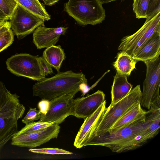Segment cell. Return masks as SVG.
I'll return each mask as SVG.
<instances>
[{
    "instance_id": "4dcf8cb0",
    "label": "cell",
    "mask_w": 160,
    "mask_h": 160,
    "mask_svg": "<svg viewBox=\"0 0 160 160\" xmlns=\"http://www.w3.org/2000/svg\"><path fill=\"white\" fill-rule=\"evenodd\" d=\"M45 4L47 5L51 6L58 2L60 0H42Z\"/></svg>"
},
{
    "instance_id": "cb8c5ba5",
    "label": "cell",
    "mask_w": 160,
    "mask_h": 160,
    "mask_svg": "<svg viewBox=\"0 0 160 160\" xmlns=\"http://www.w3.org/2000/svg\"><path fill=\"white\" fill-rule=\"evenodd\" d=\"M28 150L34 153L55 154H72L73 153L62 149L56 148H30Z\"/></svg>"
},
{
    "instance_id": "603a6c76",
    "label": "cell",
    "mask_w": 160,
    "mask_h": 160,
    "mask_svg": "<svg viewBox=\"0 0 160 160\" xmlns=\"http://www.w3.org/2000/svg\"><path fill=\"white\" fill-rule=\"evenodd\" d=\"M18 4L15 0H0V9L9 19Z\"/></svg>"
},
{
    "instance_id": "44dd1931",
    "label": "cell",
    "mask_w": 160,
    "mask_h": 160,
    "mask_svg": "<svg viewBox=\"0 0 160 160\" xmlns=\"http://www.w3.org/2000/svg\"><path fill=\"white\" fill-rule=\"evenodd\" d=\"M54 124L53 122H46L39 121L26 124L15 135L25 134L43 130Z\"/></svg>"
},
{
    "instance_id": "e0dca14e",
    "label": "cell",
    "mask_w": 160,
    "mask_h": 160,
    "mask_svg": "<svg viewBox=\"0 0 160 160\" xmlns=\"http://www.w3.org/2000/svg\"><path fill=\"white\" fill-rule=\"evenodd\" d=\"M128 77L116 72L111 88V104H113L124 98L132 89V85L128 82Z\"/></svg>"
},
{
    "instance_id": "d6a6232c",
    "label": "cell",
    "mask_w": 160,
    "mask_h": 160,
    "mask_svg": "<svg viewBox=\"0 0 160 160\" xmlns=\"http://www.w3.org/2000/svg\"><path fill=\"white\" fill-rule=\"evenodd\" d=\"M118 0H99V1L101 2V3L103 4L107 3L109 2H111L112 1H115ZM122 1L124 0H121Z\"/></svg>"
},
{
    "instance_id": "277c9868",
    "label": "cell",
    "mask_w": 160,
    "mask_h": 160,
    "mask_svg": "<svg viewBox=\"0 0 160 160\" xmlns=\"http://www.w3.org/2000/svg\"><path fill=\"white\" fill-rule=\"evenodd\" d=\"M142 98V91L138 85L124 98L113 104L111 103L106 108L102 118L93 128L88 139L93 136L100 135L108 131L125 112L138 102H141Z\"/></svg>"
},
{
    "instance_id": "6da1fadb",
    "label": "cell",
    "mask_w": 160,
    "mask_h": 160,
    "mask_svg": "<svg viewBox=\"0 0 160 160\" xmlns=\"http://www.w3.org/2000/svg\"><path fill=\"white\" fill-rule=\"evenodd\" d=\"M156 112L151 108L144 120L137 122L111 132L89 138L84 147L89 145L103 146L113 152L121 153L136 149L156 136L149 127Z\"/></svg>"
},
{
    "instance_id": "52a82bcc",
    "label": "cell",
    "mask_w": 160,
    "mask_h": 160,
    "mask_svg": "<svg viewBox=\"0 0 160 160\" xmlns=\"http://www.w3.org/2000/svg\"><path fill=\"white\" fill-rule=\"evenodd\" d=\"M39 57L27 53L16 54L7 60V68L17 76L40 81L45 76L41 68Z\"/></svg>"
},
{
    "instance_id": "5b68a950",
    "label": "cell",
    "mask_w": 160,
    "mask_h": 160,
    "mask_svg": "<svg viewBox=\"0 0 160 160\" xmlns=\"http://www.w3.org/2000/svg\"><path fill=\"white\" fill-rule=\"evenodd\" d=\"M99 0H68L64 10L81 25H95L106 17L105 11Z\"/></svg>"
},
{
    "instance_id": "ba28073f",
    "label": "cell",
    "mask_w": 160,
    "mask_h": 160,
    "mask_svg": "<svg viewBox=\"0 0 160 160\" xmlns=\"http://www.w3.org/2000/svg\"><path fill=\"white\" fill-rule=\"evenodd\" d=\"M146 74L143 84L141 105L148 110L152 104L160 100V58L144 62Z\"/></svg>"
},
{
    "instance_id": "7c38bea8",
    "label": "cell",
    "mask_w": 160,
    "mask_h": 160,
    "mask_svg": "<svg viewBox=\"0 0 160 160\" xmlns=\"http://www.w3.org/2000/svg\"><path fill=\"white\" fill-rule=\"evenodd\" d=\"M105 97L103 92L98 90L86 97L74 99L73 116L84 120L92 114L106 101Z\"/></svg>"
},
{
    "instance_id": "4316f807",
    "label": "cell",
    "mask_w": 160,
    "mask_h": 160,
    "mask_svg": "<svg viewBox=\"0 0 160 160\" xmlns=\"http://www.w3.org/2000/svg\"><path fill=\"white\" fill-rule=\"evenodd\" d=\"M159 12L160 0H149L147 13V17L156 14Z\"/></svg>"
},
{
    "instance_id": "f1b7e54d",
    "label": "cell",
    "mask_w": 160,
    "mask_h": 160,
    "mask_svg": "<svg viewBox=\"0 0 160 160\" xmlns=\"http://www.w3.org/2000/svg\"><path fill=\"white\" fill-rule=\"evenodd\" d=\"M50 106L49 100L43 99L39 101L38 104V107L41 114L45 115L48 112Z\"/></svg>"
},
{
    "instance_id": "484cf974",
    "label": "cell",
    "mask_w": 160,
    "mask_h": 160,
    "mask_svg": "<svg viewBox=\"0 0 160 160\" xmlns=\"http://www.w3.org/2000/svg\"><path fill=\"white\" fill-rule=\"evenodd\" d=\"M41 113L39 110H37L36 108H29V110L24 118L22 120V122L26 125L34 122L40 119Z\"/></svg>"
},
{
    "instance_id": "7402d4cb",
    "label": "cell",
    "mask_w": 160,
    "mask_h": 160,
    "mask_svg": "<svg viewBox=\"0 0 160 160\" xmlns=\"http://www.w3.org/2000/svg\"><path fill=\"white\" fill-rule=\"evenodd\" d=\"M149 0H134L133 11L138 19L146 18Z\"/></svg>"
},
{
    "instance_id": "7a4b0ae2",
    "label": "cell",
    "mask_w": 160,
    "mask_h": 160,
    "mask_svg": "<svg viewBox=\"0 0 160 160\" xmlns=\"http://www.w3.org/2000/svg\"><path fill=\"white\" fill-rule=\"evenodd\" d=\"M19 98L16 93H12L0 81V149L18 131V121L25 110Z\"/></svg>"
},
{
    "instance_id": "2e32d148",
    "label": "cell",
    "mask_w": 160,
    "mask_h": 160,
    "mask_svg": "<svg viewBox=\"0 0 160 160\" xmlns=\"http://www.w3.org/2000/svg\"><path fill=\"white\" fill-rule=\"evenodd\" d=\"M160 31L155 32L132 56L137 62H144L160 57Z\"/></svg>"
},
{
    "instance_id": "8992f818",
    "label": "cell",
    "mask_w": 160,
    "mask_h": 160,
    "mask_svg": "<svg viewBox=\"0 0 160 160\" xmlns=\"http://www.w3.org/2000/svg\"><path fill=\"white\" fill-rule=\"evenodd\" d=\"M158 31H160V12L147 17L142 26L135 33L124 37L118 50L125 51L132 57Z\"/></svg>"
},
{
    "instance_id": "ac0fdd59",
    "label": "cell",
    "mask_w": 160,
    "mask_h": 160,
    "mask_svg": "<svg viewBox=\"0 0 160 160\" xmlns=\"http://www.w3.org/2000/svg\"><path fill=\"white\" fill-rule=\"evenodd\" d=\"M42 57L58 72H59L62 63L66 58L64 50L60 45H52L46 48Z\"/></svg>"
},
{
    "instance_id": "9c48e42d",
    "label": "cell",
    "mask_w": 160,
    "mask_h": 160,
    "mask_svg": "<svg viewBox=\"0 0 160 160\" xmlns=\"http://www.w3.org/2000/svg\"><path fill=\"white\" fill-rule=\"evenodd\" d=\"M9 20L11 29L18 39L33 32L39 26H44V20L18 3Z\"/></svg>"
},
{
    "instance_id": "4fadbf2b",
    "label": "cell",
    "mask_w": 160,
    "mask_h": 160,
    "mask_svg": "<svg viewBox=\"0 0 160 160\" xmlns=\"http://www.w3.org/2000/svg\"><path fill=\"white\" fill-rule=\"evenodd\" d=\"M68 28L62 27L48 28L39 26L33 32V42L38 49L55 45L60 36L65 34Z\"/></svg>"
},
{
    "instance_id": "83f0119b",
    "label": "cell",
    "mask_w": 160,
    "mask_h": 160,
    "mask_svg": "<svg viewBox=\"0 0 160 160\" xmlns=\"http://www.w3.org/2000/svg\"><path fill=\"white\" fill-rule=\"evenodd\" d=\"M39 59L41 68L45 77L48 74L53 73L52 67L42 57H39Z\"/></svg>"
},
{
    "instance_id": "3957f363",
    "label": "cell",
    "mask_w": 160,
    "mask_h": 160,
    "mask_svg": "<svg viewBox=\"0 0 160 160\" xmlns=\"http://www.w3.org/2000/svg\"><path fill=\"white\" fill-rule=\"evenodd\" d=\"M82 83H88V81L82 72H59L54 76L35 83L32 87L33 95L50 101L79 88Z\"/></svg>"
},
{
    "instance_id": "8fae6325",
    "label": "cell",
    "mask_w": 160,
    "mask_h": 160,
    "mask_svg": "<svg viewBox=\"0 0 160 160\" xmlns=\"http://www.w3.org/2000/svg\"><path fill=\"white\" fill-rule=\"evenodd\" d=\"M60 128L59 124L55 123L39 131L15 135L11 139V144L18 147L30 149L39 146L52 139L57 138Z\"/></svg>"
},
{
    "instance_id": "1f68e13d",
    "label": "cell",
    "mask_w": 160,
    "mask_h": 160,
    "mask_svg": "<svg viewBox=\"0 0 160 160\" xmlns=\"http://www.w3.org/2000/svg\"><path fill=\"white\" fill-rule=\"evenodd\" d=\"M8 20H9V19L6 17L0 9V20L6 21Z\"/></svg>"
},
{
    "instance_id": "9a60e30c",
    "label": "cell",
    "mask_w": 160,
    "mask_h": 160,
    "mask_svg": "<svg viewBox=\"0 0 160 160\" xmlns=\"http://www.w3.org/2000/svg\"><path fill=\"white\" fill-rule=\"evenodd\" d=\"M147 113V111L142 108L141 102H138L119 118L106 132H111L137 122L144 120Z\"/></svg>"
},
{
    "instance_id": "836d02e7",
    "label": "cell",
    "mask_w": 160,
    "mask_h": 160,
    "mask_svg": "<svg viewBox=\"0 0 160 160\" xmlns=\"http://www.w3.org/2000/svg\"><path fill=\"white\" fill-rule=\"evenodd\" d=\"M8 21H4L0 23V28L4 25Z\"/></svg>"
},
{
    "instance_id": "d6986e66",
    "label": "cell",
    "mask_w": 160,
    "mask_h": 160,
    "mask_svg": "<svg viewBox=\"0 0 160 160\" xmlns=\"http://www.w3.org/2000/svg\"><path fill=\"white\" fill-rule=\"evenodd\" d=\"M137 62L130 55L125 51H121L118 53L113 66L117 71L129 76L135 68Z\"/></svg>"
},
{
    "instance_id": "30bf717a",
    "label": "cell",
    "mask_w": 160,
    "mask_h": 160,
    "mask_svg": "<svg viewBox=\"0 0 160 160\" xmlns=\"http://www.w3.org/2000/svg\"><path fill=\"white\" fill-rule=\"evenodd\" d=\"M79 88L69 93L50 100L49 110L46 114H41L39 121L60 124L68 116L73 115V98Z\"/></svg>"
},
{
    "instance_id": "d4e9b609",
    "label": "cell",
    "mask_w": 160,
    "mask_h": 160,
    "mask_svg": "<svg viewBox=\"0 0 160 160\" xmlns=\"http://www.w3.org/2000/svg\"><path fill=\"white\" fill-rule=\"evenodd\" d=\"M13 41V33L11 28L0 36V52L10 46Z\"/></svg>"
},
{
    "instance_id": "5bb4252c",
    "label": "cell",
    "mask_w": 160,
    "mask_h": 160,
    "mask_svg": "<svg viewBox=\"0 0 160 160\" xmlns=\"http://www.w3.org/2000/svg\"><path fill=\"white\" fill-rule=\"evenodd\" d=\"M106 104L105 101L92 114L84 119L74 142V146L77 148L84 147L91 131L102 118L106 109Z\"/></svg>"
},
{
    "instance_id": "f546056e",
    "label": "cell",
    "mask_w": 160,
    "mask_h": 160,
    "mask_svg": "<svg viewBox=\"0 0 160 160\" xmlns=\"http://www.w3.org/2000/svg\"><path fill=\"white\" fill-rule=\"evenodd\" d=\"M11 28L10 22L8 21L4 25L0 28V36Z\"/></svg>"
},
{
    "instance_id": "ffe728a7",
    "label": "cell",
    "mask_w": 160,
    "mask_h": 160,
    "mask_svg": "<svg viewBox=\"0 0 160 160\" xmlns=\"http://www.w3.org/2000/svg\"><path fill=\"white\" fill-rule=\"evenodd\" d=\"M21 6L44 20L51 19V16L39 0H15Z\"/></svg>"
},
{
    "instance_id": "e575fe53",
    "label": "cell",
    "mask_w": 160,
    "mask_h": 160,
    "mask_svg": "<svg viewBox=\"0 0 160 160\" xmlns=\"http://www.w3.org/2000/svg\"><path fill=\"white\" fill-rule=\"evenodd\" d=\"M5 21H1L0 20V23Z\"/></svg>"
}]
</instances>
